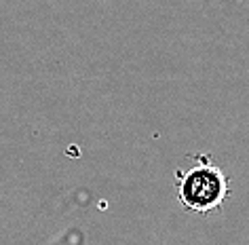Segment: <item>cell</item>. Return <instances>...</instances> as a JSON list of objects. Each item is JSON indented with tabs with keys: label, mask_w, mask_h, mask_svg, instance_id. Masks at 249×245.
<instances>
[{
	"label": "cell",
	"mask_w": 249,
	"mask_h": 245,
	"mask_svg": "<svg viewBox=\"0 0 249 245\" xmlns=\"http://www.w3.org/2000/svg\"><path fill=\"white\" fill-rule=\"evenodd\" d=\"M178 201L186 211L209 213L224 205L230 194L226 173L209 161H201L190 169L178 171Z\"/></svg>",
	"instance_id": "1"
}]
</instances>
